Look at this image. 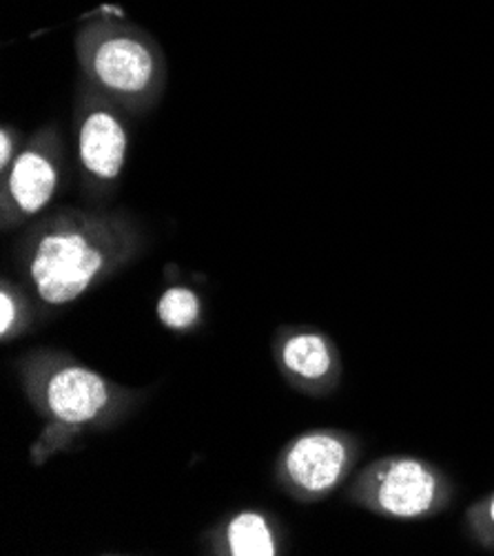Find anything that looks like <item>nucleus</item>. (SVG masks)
<instances>
[{
	"label": "nucleus",
	"mask_w": 494,
	"mask_h": 556,
	"mask_svg": "<svg viewBox=\"0 0 494 556\" xmlns=\"http://www.w3.org/2000/svg\"><path fill=\"white\" fill-rule=\"evenodd\" d=\"M144 249L147 231L134 213L65 206L27 225L14 251L38 308L61 311L136 262Z\"/></svg>",
	"instance_id": "1"
},
{
	"label": "nucleus",
	"mask_w": 494,
	"mask_h": 556,
	"mask_svg": "<svg viewBox=\"0 0 494 556\" xmlns=\"http://www.w3.org/2000/svg\"><path fill=\"white\" fill-rule=\"evenodd\" d=\"M80 80L114 100L129 116H147L169 85L160 40L114 8L85 16L74 34Z\"/></svg>",
	"instance_id": "2"
},
{
	"label": "nucleus",
	"mask_w": 494,
	"mask_h": 556,
	"mask_svg": "<svg viewBox=\"0 0 494 556\" xmlns=\"http://www.w3.org/2000/svg\"><path fill=\"white\" fill-rule=\"evenodd\" d=\"M31 406L65 443L85 430L123 421L138 404V391L123 388L67 353L34 351L18 364Z\"/></svg>",
	"instance_id": "3"
},
{
	"label": "nucleus",
	"mask_w": 494,
	"mask_h": 556,
	"mask_svg": "<svg viewBox=\"0 0 494 556\" xmlns=\"http://www.w3.org/2000/svg\"><path fill=\"white\" fill-rule=\"evenodd\" d=\"M349 502L393 521H423L444 513L453 479L434 464L410 455H389L368 464L351 483Z\"/></svg>",
	"instance_id": "4"
},
{
	"label": "nucleus",
	"mask_w": 494,
	"mask_h": 556,
	"mask_svg": "<svg viewBox=\"0 0 494 556\" xmlns=\"http://www.w3.org/2000/svg\"><path fill=\"white\" fill-rule=\"evenodd\" d=\"M129 114L80 80L74 100V147L83 189L93 202L112 200L125 176L131 134Z\"/></svg>",
	"instance_id": "5"
},
{
	"label": "nucleus",
	"mask_w": 494,
	"mask_h": 556,
	"mask_svg": "<svg viewBox=\"0 0 494 556\" xmlns=\"http://www.w3.org/2000/svg\"><path fill=\"white\" fill-rule=\"evenodd\" d=\"M67 169V144L56 125L36 129L21 153L0 174V229L3 233L25 229L47 213L63 189Z\"/></svg>",
	"instance_id": "6"
},
{
	"label": "nucleus",
	"mask_w": 494,
	"mask_h": 556,
	"mask_svg": "<svg viewBox=\"0 0 494 556\" xmlns=\"http://www.w3.org/2000/svg\"><path fill=\"white\" fill-rule=\"evenodd\" d=\"M359 455L362 441L346 430L315 428L302 432L278 457L280 485L297 502H321L351 477Z\"/></svg>",
	"instance_id": "7"
},
{
	"label": "nucleus",
	"mask_w": 494,
	"mask_h": 556,
	"mask_svg": "<svg viewBox=\"0 0 494 556\" xmlns=\"http://www.w3.org/2000/svg\"><path fill=\"white\" fill-rule=\"evenodd\" d=\"M278 368L297 391L313 397H328L342 381V357L338 344L313 328H287L278 332L276 344Z\"/></svg>",
	"instance_id": "8"
},
{
	"label": "nucleus",
	"mask_w": 494,
	"mask_h": 556,
	"mask_svg": "<svg viewBox=\"0 0 494 556\" xmlns=\"http://www.w3.org/2000/svg\"><path fill=\"white\" fill-rule=\"evenodd\" d=\"M215 554L229 556H276L282 552L280 530L266 513L242 510L211 532Z\"/></svg>",
	"instance_id": "9"
},
{
	"label": "nucleus",
	"mask_w": 494,
	"mask_h": 556,
	"mask_svg": "<svg viewBox=\"0 0 494 556\" xmlns=\"http://www.w3.org/2000/svg\"><path fill=\"white\" fill-rule=\"evenodd\" d=\"M38 302L21 285H12L8 277L0 282V340L10 344L31 328Z\"/></svg>",
	"instance_id": "10"
},
{
	"label": "nucleus",
	"mask_w": 494,
	"mask_h": 556,
	"mask_svg": "<svg viewBox=\"0 0 494 556\" xmlns=\"http://www.w3.org/2000/svg\"><path fill=\"white\" fill-rule=\"evenodd\" d=\"M155 315L164 328L187 332L193 330L202 319V300L193 289L176 285L160 295Z\"/></svg>",
	"instance_id": "11"
},
{
	"label": "nucleus",
	"mask_w": 494,
	"mask_h": 556,
	"mask_svg": "<svg viewBox=\"0 0 494 556\" xmlns=\"http://www.w3.org/2000/svg\"><path fill=\"white\" fill-rule=\"evenodd\" d=\"M466 528L474 543L494 554V490L466 510Z\"/></svg>",
	"instance_id": "12"
},
{
	"label": "nucleus",
	"mask_w": 494,
	"mask_h": 556,
	"mask_svg": "<svg viewBox=\"0 0 494 556\" xmlns=\"http://www.w3.org/2000/svg\"><path fill=\"white\" fill-rule=\"evenodd\" d=\"M23 144H25V140L16 127H12V125L0 127V174L10 169V164L21 153Z\"/></svg>",
	"instance_id": "13"
}]
</instances>
